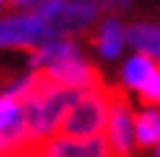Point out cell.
Masks as SVG:
<instances>
[{
  "mask_svg": "<svg viewBox=\"0 0 160 157\" xmlns=\"http://www.w3.org/2000/svg\"><path fill=\"white\" fill-rule=\"evenodd\" d=\"M108 110H111V88L108 86L83 91L75 99V105L66 110L64 121L58 127V135L69 138V141L99 138V132L108 124Z\"/></svg>",
  "mask_w": 160,
  "mask_h": 157,
  "instance_id": "6da1fadb",
  "label": "cell"
},
{
  "mask_svg": "<svg viewBox=\"0 0 160 157\" xmlns=\"http://www.w3.org/2000/svg\"><path fill=\"white\" fill-rule=\"evenodd\" d=\"M58 33L52 22L39 14H22V17H6L0 19V50L6 47H31L36 50Z\"/></svg>",
  "mask_w": 160,
  "mask_h": 157,
  "instance_id": "7a4b0ae2",
  "label": "cell"
},
{
  "mask_svg": "<svg viewBox=\"0 0 160 157\" xmlns=\"http://www.w3.org/2000/svg\"><path fill=\"white\" fill-rule=\"evenodd\" d=\"M108 146L116 157H130V149L135 143V116L127 94L122 88H111V110H108Z\"/></svg>",
  "mask_w": 160,
  "mask_h": 157,
  "instance_id": "3957f363",
  "label": "cell"
},
{
  "mask_svg": "<svg viewBox=\"0 0 160 157\" xmlns=\"http://www.w3.org/2000/svg\"><path fill=\"white\" fill-rule=\"evenodd\" d=\"M17 146H33L25 124V108L17 96L0 94V152Z\"/></svg>",
  "mask_w": 160,
  "mask_h": 157,
  "instance_id": "277c9868",
  "label": "cell"
},
{
  "mask_svg": "<svg viewBox=\"0 0 160 157\" xmlns=\"http://www.w3.org/2000/svg\"><path fill=\"white\" fill-rule=\"evenodd\" d=\"M39 157H113L105 138H88V141H69V138H50L39 143Z\"/></svg>",
  "mask_w": 160,
  "mask_h": 157,
  "instance_id": "5b68a950",
  "label": "cell"
},
{
  "mask_svg": "<svg viewBox=\"0 0 160 157\" xmlns=\"http://www.w3.org/2000/svg\"><path fill=\"white\" fill-rule=\"evenodd\" d=\"M44 72H47L58 86H64V88H75V91H91V88L105 86L102 77H99V72H97L94 66H88L86 61L55 63V66H47Z\"/></svg>",
  "mask_w": 160,
  "mask_h": 157,
  "instance_id": "8992f818",
  "label": "cell"
},
{
  "mask_svg": "<svg viewBox=\"0 0 160 157\" xmlns=\"http://www.w3.org/2000/svg\"><path fill=\"white\" fill-rule=\"evenodd\" d=\"M66 61H83L80 58V47L66 39V36H55L44 44L31 52V66L33 69H47V66H55V63H66Z\"/></svg>",
  "mask_w": 160,
  "mask_h": 157,
  "instance_id": "52a82bcc",
  "label": "cell"
},
{
  "mask_svg": "<svg viewBox=\"0 0 160 157\" xmlns=\"http://www.w3.org/2000/svg\"><path fill=\"white\" fill-rule=\"evenodd\" d=\"M97 14H99V8H97L94 3H88V0H66L61 14L52 19V28H55L58 36H66V33L88 28L97 19Z\"/></svg>",
  "mask_w": 160,
  "mask_h": 157,
  "instance_id": "ba28073f",
  "label": "cell"
},
{
  "mask_svg": "<svg viewBox=\"0 0 160 157\" xmlns=\"http://www.w3.org/2000/svg\"><path fill=\"white\" fill-rule=\"evenodd\" d=\"M91 42H94V47L99 50L102 58H116L122 52V47H124V42H127V28L122 25L119 17H108L99 25V31H97V36Z\"/></svg>",
  "mask_w": 160,
  "mask_h": 157,
  "instance_id": "9c48e42d",
  "label": "cell"
},
{
  "mask_svg": "<svg viewBox=\"0 0 160 157\" xmlns=\"http://www.w3.org/2000/svg\"><path fill=\"white\" fill-rule=\"evenodd\" d=\"M127 42L130 47H135L141 55L160 61V25H149V22H138L127 28Z\"/></svg>",
  "mask_w": 160,
  "mask_h": 157,
  "instance_id": "30bf717a",
  "label": "cell"
},
{
  "mask_svg": "<svg viewBox=\"0 0 160 157\" xmlns=\"http://www.w3.org/2000/svg\"><path fill=\"white\" fill-rule=\"evenodd\" d=\"M135 143L138 146H158L160 143V113L146 108L135 116Z\"/></svg>",
  "mask_w": 160,
  "mask_h": 157,
  "instance_id": "8fae6325",
  "label": "cell"
},
{
  "mask_svg": "<svg viewBox=\"0 0 160 157\" xmlns=\"http://www.w3.org/2000/svg\"><path fill=\"white\" fill-rule=\"evenodd\" d=\"M155 66L158 63L152 61V58H146V55H132L127 63H124V69H122V80H124V86L127 88H141L146 80L152 77V72H155Z\"/></svg>",
  "mask_w": 160,
  "mask_h": 157,
  "instance_id": "7c38bea8",
  "label": "cell"
},
{
  "mask_svg": "<svg viewBox=\"0 0 160 157\" xmlns=\"http://www.w3.org/2000/svg\"><path fill=\"white\" fill-rule=\"evenodd\" d=\"M138 94H141V102L144 105H160V63L155 66L152 77L138 88Z\"/></svg>",
  "mask_w": 160,
  "mask_h": 157,
  "instance_id": "4fadbf2b",
  "label": "cell"
},
{
  "mask_svg": "<svg viewBox=\"0 0 160 157\" xmlns=\"http://www.w3.org/2000/svg\"><path fill=\"white\" fill-rule=\"evenodd\" d=\"M88 3H94L97 8L102 11H124V8H130V0H88Z\"/></svg>",
  "mask_w": 160,
  "mask_h": 157,
  "instance_id": "5bb4252c",
  "label": "cell"
},
{
  "mask_svg": "<svg viewBox=\"0 0 160 157\" xmlns=\"http://www.w3.org/2000/svg\"><path fill=\"white\" fill-rule=\"evenodd\" d=\"M0 157H39V146H17V149H8Z\"/></svg>",
  "mask_w": 160,
  "mask_h": 157,
  "instance_id": "9a60e30c",
  "label": "cell"
},
{
  "mask_svg": "<svg viewBox=\"0 0 160 157\" xmlns=\"http://www.w3.org/2000/svg\"><path fill=\"white\" fill-rule=\"evenodd\" d=\"M17 6H28V3H36V0H14Z\"/></svg>",
  "mask_w": 160,
  "mask_h": 157,
  "instance_id": "2e32d148",
  "label": "cell"
},
{
  "mask_svg": "<svg viewBox=\"0 0 160 157\" xmlns=\"http://www.w3.org/2000/svg\"><path fill=\"white\" fill-rule=\"evenodd\" d=\"M155 152H158V157H160V143H158V146H155Z\"/></svg>",
  "mask_w": 160,
  "mask_h": 157,
  "instance_id": "e0dca14e",
  "label": "cell"
},
{
  "mask_svg": "<svg viewBox=\"0 0 160 157\" xmlns=\"http://www.w3.org/2000/svg\"><path fill=\"white\" fill-rule=\"evenodd\" d=\"M3 3H6V0H0V8H3Z\"/></svg>",
  "mask_w": 160,
  "mask_h": 157,
  "instance_id": "ac0fdd59",
  "label": "cell"
}]
</instances>
